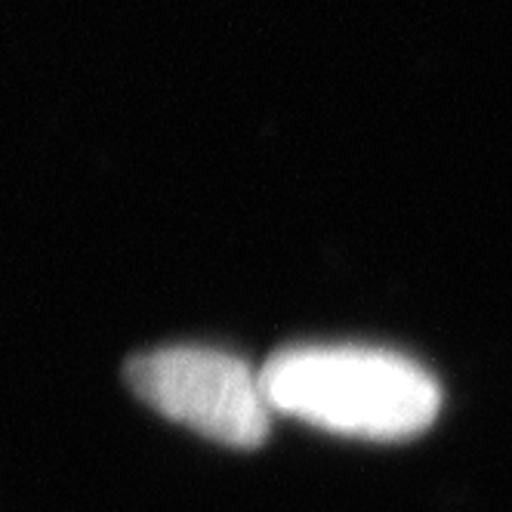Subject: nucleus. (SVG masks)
Returning <instances> with one entry per match:
<instances>
[{
    "instance_id": "f257e3e1",
    "label": "nucleus",
    "mask_w": 512,
    "mask_h": 512,
    "mask_svg": "<svg viewBox=\"0 0 512 512\" xmlns=\"http://www.w3.org/2000/svg\"><path fill=\"white\" fill-rule=\"evenodd\" d=\"M275 414L358 438H411L432 426L442 389L417 361L371 346H294L263 368Z\"/></svg>"
},
{
    "instance_id": "f03ea898",
    "label": "nucleus",
    "mask_w": 512,
    "mask_h": 512,
    "mask_svg": "<svg viewBox=\"0 0 512 512\" xmlns=\"http://www.w3.org/2000/svg\"><path fill=\"white\" fill-rule=\"evenodd\" d=\"M124 377L152 411L229 448L263 445L275 417L263 374L223 349H152L130 358Z\"/></svg>"
}]
</instances>
